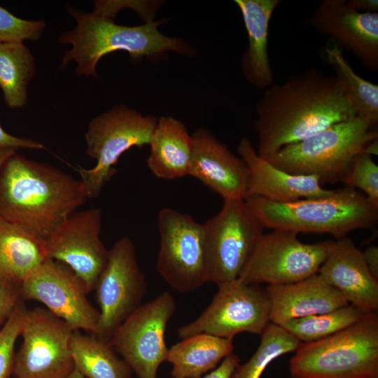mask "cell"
Listing matches in <instances>:
<instances>
[{"mask_svg": "<svg viewBox=\"0 0 378 378\" xmlns=\"http://www.w3.org/2000/svg\"><path fill=\"white\" fill-rule=\"evenodd\" d=\"M255 111L256 152L263 158L357 117L337 77L314 69L266 89Z\"/></svg>", "mask_w": 378, "mask_h": 378, "instance_id": "obj_1", "label": "cell"}, {"mask_svg": "<svg viewBox=\"0 0 378 378\" xmlns=\"http://www.w3.org/2000/svg\"><path fill=\"white\" fill-rule=\"evenodd\" d=\"M87 199L80 179L17 152L0 169V217L44 239Z\"/></svg>", "mask_w": 378, "mask_h": 378, "instance_id": "obj_2", "label": "cell"}, {"mask_svg": "<svg viewBox=\"0 0 378 378\" xmlns=\"http://www.w3.org/2000/svg\"><path fill=\"white\" fill-rule=\"evenodd\" d=\"M67 10L76 26L58 37L59 43L71 45L62 57L61 66L76 62L75 72L79 76L97 77L99 61L115 51H125L136 62L144 57L155 59L167 51L183 55L192 52L191 48L181 39L158 30L161 21L152 20L141 25L127 26L93 11L87 13L73 7Z\"/></svg>", "mask_w": 378, "mask_h": 378, "instance_id": "obj_3", "label": "cell"}, {"mask_svg": "<svg viewBox=\"0 0 378 378\" xmlns=\"http://www.w3.org/2000/svg\"><path fill=\"white\" fill-rule=\"evenodd\" d=\"M264 228L296 233L329 234L341 239L353 230L371 228L378 209L354 188L334 190L328 196L279 203L258 196L244 199Z\"/></svg>", "mask_w": 378, "mask_h": 378, "instance_id": "obj_4", "label": "cell"}, {"mask_svg": "<svg viewBox=\"0 0 378 378\" xmlns=\"http://www.w3.org/2000/svg\"><path fill=\"white\" fill-rule=\"evenodd\" d=\"M290 361L292 378H378V315L326 338L301 343Z\"/></svg>", "mask_w": 378, "mask_h": 378, "instance_id": "obj_5", "label": "cell"}, {"mask_svg": "<svg viewBox=\"0 0 378 378\" xmlns=\"http://www.w3.org/2000/svg\"><path fill=\"white\" fill-rule=\"evenodd\" d=\"M378 133L360 118L336 123L265 158L293 174L318 177L321 184L342 182L354 158Z\"/></svg>", "mask_w": 378, "mask_h": 378, "instance_id": "obj_6", "label": "cell"}, {"mask_svg": "<svg viewBox=\"0 0 378 378\" xmlns=\"http://www.w3.org/2000/svg\"><path fill=\"white\" fill-rule=\"evenodd\" d=\"M158 119L117 105L90 120L85 134L86 154L96 160L91 169L76 168L88 198L97 197L116 174L119 158L131 148L149 144Z\"/></svg>", "mask_w": 378, "mask_h": 378, "instance_id": "obj_7", "label": "cell"}, {"mask_svg": "<svg viewBox=\"0 0 378 378\" xmlns=\"http://www.w3.org/2000/svg\"><path fill=\"white\" fill-rule=\"evenodd\" d=\"M207 282L235 280L248 261L264 227L244 199L223 200L220 211L203 224Z\"/></svg>", "mask_w": 378, "mask_h": 378, "instance_id": "obj_8", "label": "cell"}, {"mask_svg": "<svg viewBox=\"0 0 378 378\" xmlns=\"http://www.w3.org/2000/svg\"><path fill=\"white\" fill-rule=\"evenodd\" d=\"M160 249L156 268L176 291L190 293L207 283L203 224L171 208L159 211Z\"/></svg>", "mask_w": 378, "mask_h": 378, "instance_id": "obj_9", "label": "cell"}, {"mask_svg": "<svg viewBox=\"0 0 378 378\" xmlns=\"http://www.w3.org/2000/svg\"><path fill=\"white\" fill-rule=\"evenodd\" d=\"M210 304L193 321L181 326L180 338L206 333L233 339L241 332L261 335L270 322V307L265 290L239 279L218 286Z\"/></svg>", "mask_w": 378, "mask_h": 378, "instance_id": "obj_10", "label": "cell"}, {"mask_svg": "<svg viewBox=\"0 0 378 378\" xmlns=\"http://www.w3.org/2000/svg\"><path fill=\"white\" fill-rule=\"evenodd\" d=\"M298 233L273 230L263 234L238 279L258 285L287 284L317 274L323 263L330 241H300Z\"/></svg>", "mask_w": 378, "mask_h": 378, "instance_id": "obj_11", "label": "cell"}, {"mask_svg": "<svg viewBox=\"0 0 378 378\" xmlns=\"http://www.w3.org/2000/svg\"><path fill=\"white\" fill-rule=\"evenodd\" d=\"M146 289L134 242L127 236L122 237L109 250L107 264L94 289L99 312L94 336L110 342L116 329L142 304Z\"/></svg>", "mask_w": 378, "mask_h": 378, "instance_id": "obj_12", "label": "cell"}, {"mask_svg": "<svg viewBox=\"0 0 378 378\" xmlns=\"http://www.w3.org/2000/svg\"><path fill=\"white\" fill-rule=\"evenodd\" d=\"M175 309L173 295L164 291L141 304L113 333L110 343L139 378H157L167 360L164 335Z\"/></svg>", "mask_w": 378, "mask_h": 378, "instance_id": "obj_13", "label": "cell"}, {"mask_svg": "<svg viewBox=\"0 0 378 378\" xmlns=\"http://www.w3.org/2000/svg\"><path fill=\"white\" fill-rule=\"evenodd\" d=\"M74 330L48 309H28L15 352V378H65L74 370L70 344Z\"/></svg>", "mask_w": 378, "mask_h": 378, "instance_id": "obj_14", "label": "cell"}, {"mask_svg": "<svg viewBox=\"0 0 378 378\" xmlns=\"http://www.w3.org/2000/svg\"><path fill=\"white\" fill-rule=\"evenodd\" d=\"M88 293L85 283L70 268L50 258L20 284L22 301H38L73 330H82L95 335L99 312L88 300Z\"/></svg>", "mask_w": 378, "mask_h": 378, "instance_id": "obj_15", "label": "cell"}, {"mask_svg": "<svg viewBox=\"0 0 378 378\" xmlns=\"http://www.w3.org/2000/svg\"><path fill=\"white\" fill-rule=\"evenodd\" d=\"M102 210L91 208L71 214L45 239L48 258L70 268L89 292L104 270L109 250L100 238Z\"/></svg>", "mask_w": 378, "mask_h": 378, "instance_id": "obj_16", "label": "cell"}, {"mask_svg": "<svg viewBox=\"0 0 378 378\" xmlns=\"http://www.w3.org/2000/svg\"><path fill=\"white\" fill-rule=\"evenodd\" d=\"M306 22L368 69H378L377 12H358L345 0H323Z\"/></svg>", "mask_w": 378, "mask_h": 378, "instance_id": "obj_17", "label": "cell"}, {"mask_svg": "<svg viewBox=\"0 0 378 378\" xmlns=\"http://www.w3.org/2000/svg\"><path fill=\"white\" fill-rule=\"evenodd\" d=\"M191 138L188 175L217 192L223 200L245 199L248 175L243 160L205 130H197Z\"/></svg>", "mask_w": 378, "mask_h": 378, "instance_id": "obj_18", "label": "cell"}, {"mask_svg": "<svg viewBox=\"0 0 378 378\" xmlns=\"http://www.w3.org/2000/svg\"><path fill=\"white\" fill-rule=\"evenodd\" d=\"M318 274L351 304L365 313L378 309V280L369 271L354 242L344 237L330 241Z\"/></svg>", "mask_w": 378, "mask_h": 378, "instance_id": "obj_19", "label": "cell"}, {"mask_svg": "<svg viewBox=\"0 0 378 378\" xmlns=\"http://www.w3.org/2000/svg\"><path fill=\"white\" fill-rule=\"evenodd\" d=\"M237 152L248 169L246 197L258 196L274 202L287 203L326 197L334 191L324 188L316 176L293 174L274 166L258 155L247 137L240 140Z\"/></svg>", "mask_w": 378, "mask_h": 378, "instance_id": "obj_20", "label": "cell"}, {"mask_svg": "<svg viewBox=\"0 0 378 378\" xmlns=\"http://www.w3.org/2000/svg\"><path fill=\"white\" fill-rule=\"evenodd\" d=\"M265 292L270 302V322L279 326L349 304L318 273L291 284L268 285Z\"/></svg>", "mask_w": 378, "mask_h": 378, "instance_id": "obj_21", "label": "cell"}, {"mask_svg": "<svg viewBox=\"0 0 378 378\" xmlns=\"http://www.w3.org/2000/svg\"><path fill=\"white\" fill-rule=\"evenodd\" d=\"M248 35V48L241 59L244 75L259 89L272 85L273 73L268 53L269 24L280 0H235Z\"/></svg>", "mask_w": 378, "mask_h": 378, "instance_id": "obj_22", "label": "cell"}, {"mask_svg": "<svg viewBox=\"0 0 378 378\" xmlns=\"http://www.w3.org/2000/svg\"><path fill=\"white\" fill-rule=\"evenodd\" d=\"M149 145L147 164L155 176L172 180L188 175L192 141L181 121L170 116L158 120Z\"/></svg>", "mask_w": 378, "mask_h": 378, "instance_id": "obj_23", "label": "cell"}, {"mask_svg": "<svg viewBox=\"0 0 378 378\" xmlns=\"http://www.w3.org/2000/svg\"><path fill=\"white\" fill-rule=\"evenodd\" d=\"M46 239L0 217V276L20 284L48 259Z\"/></svg>", "mask_w": 378, "mask_h": 378, "instance_id": "obj_24", "label": "cell"}, {"mask_svg": "<svg viewBox=\"0 0 378 378\" xmlns=\"http://www.w3.org/2000/svg\"><path fill=\"white\" fill-rule=\"evenodd\" d=\"M233 349V339L206 333L183 338L168 350L167 360L172 365V378H199L214 370Z\"/></svg>", "mask_w": 378, "mask_h": 378, "instance_id": "obj_25", "label": "cell"}, {"mask_svg": "<svg viewBox=\"0 0 378 378\" xmlns=\"http://www.w3.org/2000/svg\"><path fill=\"white\" fill-rule=\"evenodd\" d=\"M70 348L74 368L85 378L131 377V368L110 342L74 330Z\"/></svg>", "mask_w": 378, "mask_h": 378, "instance_id": "obj_26", "label": "cell"}, {"mask_svg": "<svg viewBox=\"0 0 378 378\" xmlns=\"http://www.w3.org/2000/svg\"><path fill=\"white\" fill-rule=\"evenodd\" d=\"M35 73V58L24 43H0V89L8 107L27 104L28 85Z\"/></svg>", "mask_w": 378, "mask_h": 378, "instance_id": "obj_27", "label": "cell"}, {"mask_svg": "<svg viewBox=\"0 0 378 378\" xmlns=\"http://www.w3.org/2000/svg\"><path fill=\"white\" fill-rule=\"evenodd\" d=\"M324 58L332 67L356 116L371 127L378 122V85L358 76L345 59L342 50L331 41L324 48Z\"/></svg>", "mask_w": 378, "mask_h": 378, "instance_id": "obj_28", "label": "cell"}, {"mask_svg": "<svg viewBox=\"0 0 378 378\" xmlns=\"http://www.w3.org/2000/svg\"><path fill=\"white\" fill-rule=\"evenodd\" d=\"M365 313L349 304L331 312L290 320L282 325L300 342L326 338L357 322Z\"/></svg>", "mask_w": 378, "mask_h": 378, "instance_id": "obj_29", "label": "cell"}, {"mask_svg": "<svg viewBox=\"0 0 378 378\" xmlns=\"http://www.w3.org/2000/svg\"><path fill=\"white\" fill-rule=\"evenodd\" d=\"M301 342L281 326L270 323L261 335L260 344L243 365H239L230 378H260L265 368L279 356L295 351Z\"/></svg>", "mask_w": 378, "mask_h": 378, "instance_id": "obj_30", "label": "cell"}, {"mask_svg": "<svg viewBox=\"0 0 378 378\" xmlns=\"http://www.w3.org/2000/svg\"><path fill=\"white\" fill-rule=\"evenodd\" d=\"M346 187L358 188L373 206L378 209V166L371 155H357L342 180Z\"/></svg>", "mask_w": 378, "mask_h": 378, "instance_id": "obj_31", "label": "cell"}, {"mask_svg": "<svg viewBox=\"0 0 378 378\" xmlns=\"http://www.w3.org/2000/svg\"><path fill=\"white\" fill-rule=\"evenodd\" d=\"M28 309L20 301L0 330V378H10L13 374L15 346L20 336Z\"/></svg>", "mask_w": 378, "mask_h": 378, "instance_id": "obj_32", "label": "cell"}, {"mask_svg": "<svg viewBox=\"0 0 378 378\" xmlns=\"http://www.w3.org/2000/svg\"><path fill=\"white\" fill-rule=\"evenodd\" d=\"M46 27L43 20L22 19L0 6V43L37 41Z\"/></svg>", "mask_w": 378, "mask_h": 378, "instance_id": "obj_33", "label": "cell"}, {"mask_svg": "<svg viewBox=\"0 0 378 378\" xmlns=\"http://www.w3.org/2000/svg\"><path fill=\"white\" fill-rule=\"evenodd\" d=\"M20 301V284L0 276V330Z\"/></svg>", "mask_w": 378, "mask_h": 378, "instance_id": "obj_34", "label": "cell"}, {"mask_svg": "<svg viewBox=\"0 0 378 378\" xmlns=\"http://www.w3.org/2000/svg\"><path fill=\"white\" fill-rule=\"evenodd\" d=\"M0 148H12L15 149H45L41 142L29 138H22L13 136L5 131L0 124Z\"/></svg>", "mask_w": 378, "mask_h": 378, "instance_id": "obj_35", "label": "cell"}, {"mask_svg": "<svg viewBox=\"0 0 378 378\" xmlns=\"http://www.w3.org/2000/svg\"><path fill=\"white\" fill-rule=\"evenodd\" d=\"M239 365V358L234 353H231L223 360L218 367L208 374L199 378H230Z\"/></svg>", "mask_w": 378, "mask_h": 378, "instance_id": "obj_36", "label": "cell"}, {"mask_svg": "<svg viewBox=\"0 0 378 378\" xmlns=\"http://www.w3.org/2000/svg\"><path fill=\"white\" fill-rule=\"evenodd\" d=\"M362 253L369 271L378 280V247L370 246Z\"/></svg>", "mask_w": 378, "mask_h": 378, "instance_id": "obj_37", "label": "cell"}, {"mask_svg": "<svg viewBox=\"0 0 378 378\" xmlns=\"http://www.w3.org/2000/svg\"><path fill=\"white\" fill-rule=\"evenodd\" d=\"M346 4L358 12H377V0H349Z\"/></svg>", "mask_w": 378, "mask_h": 378, "instance_id": "obj_38", "label": "cell"}, {"mask_svg": "<svg viewBox=\"0 0 378 378\" xmlns=\"http://www.w3.org/2000/svg\"><path fill=\"white\" fill-rule=\"evenodd\" d=\"M17 149L12 148H0V169L5 162L14 153Z\"/></svg>", "mask_w": 378, "mask_h": 378, "instance_id": "obj_39", "label": "cell"}, {"mask_svg": "<svg viewBox=\"0 0 378 378\" xmlns=\"http://www.w3.org/2000/svg\"><path fill=\"white\" fill-rule=\"evenodd\" d=\"M65 378H85V377L74 368V370Z\"/></svg>", "mask_w": 378, "mask_h": 378, "instance_id": "obj_40", "label": "cell"}]
</instances>
